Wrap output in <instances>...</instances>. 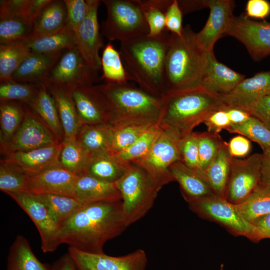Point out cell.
Returning <instances> with one entry per match:
<instances>
[{
    "instance_id": "obj_17",
    "label": "cell",
    "mask_w": 270,
    "mask_h": 270,
    "mask_svg": "<svg viewBox=\"0 0 270 270\" xmlns=\"http://www.w3.org/2000/svg\"><path fill=\"white\" fill-rule=\"evenodd\" d=\"M87 16L76 34L78 48L84 59L96 73L102 70L100 52L104 46L98 20V11L102 0H88Z\"/></svg>"
},
{
    "instance_id": "obj_58",
    "label": "cell",
    "mask_w": 270,
    "mask_h": 270,
    "mask_svg": "<svg viewBox=\"0 0 270 270\" xmlns=\"http://www.w3.org/2000/svg\"><path fill=\"white\" fill-rule=\"evenodd\" d=\"M225 110L228 114L231 125L244 124L252 116L249 112L239 108H227Z\"/></svg>"
},
{
    "instance_id": "obj_39",
    "label": "cell",
    "mask_w": 270,
    "mask_h": 270,
    "mask_svg": "<svg viewBox=\"0 0 270 270\" xmlns=\"http://www.w3.org/2000/svg\"><path fill=\"white\" fill-rule=\"evenodd\" d=\"M236 206L242 216L251 224L270 214V188L260 184L246 201Z\"/></svg>"
},
{
    "instance_id": "obj_40",
    "label": "cell",
    "mask_w": 270,
    "mask_h": 270,
    "mask_svg": "<svg viewBox=\"0 0 270 270\" xmlns=\"http://www.w3.org/2000/svg\"><path fill=\"white\" fill-rule=\"evenodd\" d=\"M90 158L76 140L62 142L59 164L68 170L78 176L83 174Z\"/></svg>"
},
{
    "instance_id": "obj_41",
    "label": "cell",
    "mask_w": 270,
    "mask_h": 270,
    "mask_svg": "<svg viewBox=\"0 0 270 270\" xmlns=\"http://www.w3.org/2000/svg\"><path fill=\"white\" fill-rule=\"evenodd\" d=\"M30 176L6 158L0 166V190L6 194L27 192Z\"/></svg>"
},
{
    "instance_id": "obj_8",
    "label": "cell",
    "mask_w": 270,
    "mask_h": 270,
    "mask_svg": "<svg viewBox=\"0 0 270 270\" xmlns=\"http://www.w3.org/2000/svg\"><path fill=\"white\" fill-rule=\"evenodd\" d=\"M162 129L148 154L132 162L142 168L161 188L174 181L170 168L175 162L182 160L180 148L182 138L171 130Z\"/></svg>"
},
{
    "instance_id": "obj_48",
    "label": "cell",
    "mask_w": 270,
    "mask_h": 270,
    "mask_svg": "<svg viewBox=\"0 0 270 270\" xmlns=\"http://www.w3.org/2000/svg\"><path fill=\"white\" fill-rule=\"evenodd\" d=\"M180 148L181 161L190 169L205 178L200 166L198 133L192 132L182 138Z\"/></svg>"
},
{
    "instance_id": "obj_6",
    "label": "cell",
    "mask_w": 270,
    "mask_h": 270,
    "mask_svg": "<svg viewBox=\"0 0 270 270\" xmlns=\"http://www.w3.org/2000/svg\"><path fill=\"white\" fill-rule=\"evenodd\" d=\"M116 184L121 195L123 212L128 226L148 214L162 189L134 163L130 164L126 173Z\"/></svg>"
},
{
    "instance_id": "obj_26",
    "label": "cell",
    "mask_w": 270,
    "mask_h": 270,
    "mask_svg": "<svg viewBox=\"0 0 270 270\" xmlns=\"http://www.w3.org/2000/svg\"><path fill=\"white\" fill-rule=\"evenodd\" d=\"M158 122L142 118L114 120L110 124L112 132L110 153L116 154L122 152Z\"/></svg>"
},
{
    "instance_id": "obj_60",
    "label": "cell",
    "mask_w": 270,
    "mask_h": 270,
    "mask_svg": "<svg viewBox=\"0 0 270 270\" xmlns=\"http://www.w3.org/2000/svg\"><path fill=\"white\" fill-rule=\"evenodd\" d=\"M178 2L184 14L206 8V0H178Z\"/></svg>"
},
{
    "instance_id": "obj_23",
    "label": "cell",
    "mask_w": 270,
    "mask_h": 270,
    "mask_svg": "<svg viewBox=\"0 0 270 270\" xmlns=\"http://www.w3.org/2000/svg\"><path fill=\"white\" fill-rule=\"evenodd\" d=\"M62 142L33 150L18 152L8 154L6 160L30 175L38 174L60 164Z\"/></svg>"
},
{
    "instance_id": "obj_19",
    "label": "cell",
    "mask_w": 270,
    "mask_h": 270,
    "mask_svg": "<svg viewBox=\"0 0 270 270\" xmlns=\"http://www.w3.org/2000/svg\"><path fill=\"white\" fill-rule=\"evenodd\" d=\"M79 176L60 164L30 175L27 192L34 194H54L75 198Z\"/></svg>"
},
{
    "instance_id": "obj_37",
    "label": "cell",
    "mask_w": 270,
    "mask_h": 270,
    "mask_svg": "<svg viewBox=\"0 0 270 270\" xmlns=\"http://www.w3.org/2000/svg\"><path fill=\"white\" fill-rule=\"evenodd\" d=\"M14 101L0 102V146L7 143L22 124L26 113L24 104Z\"/></svg>"
},
{
    "instance_id": "obj_63",
    "label": "cell",
    "mask_w": 270,
    "mask_h": 270,
    "mask_svg": "<svg viewBox=\"0 0 270 270\" xmlns=\"http://www.w3.org/2000/svg\"><path fill=\"white\" fill-rule=\"evenodd\" d=\"M265 151L268 152L269 153H270V150H266L263 151V152H265Z\"/></svg>"
},
{
    "instance_id": "obj_44",
    "label": "cell",
    "mask_w": 270,
    "mask_h": 270,
    "mask_svg": "<svg viewBox=\"0 0 270 270\" xmlns=\"http://www.w3.org/2000/svg\"><path fill=\"white\" fill-rule=\"evenodd\" d=\"M226 130L230 133L240 134L256 142L260 146L263 151L270 149V129L252 116L246 122L231 125Z\"/></svg>"
},
{
    "instance_id": "obj_14",
    "label": "cell",
    "mask_w": 270,
    "mask_h": 270,
    "mask_svg": "<svg viewBox=\"0 0 270 270\" xmlns=\"http://www.w3.org/2000/svg\"><path fill=\"white\" fill-rule=\"evenodd\" d=\"M226 36L241 42L252 58L260 62L270 56V22H256L245 14L234 16Z\"/></svg>"
},
{
    "instance_id": "obj_56",
    "label": "cell",
    "mask_w": 270,
    "mask_h": 270,
    "mask_svg": "<svg viewBox=\"0 0 270 270\" xmlns=\"http://www.w3.org/2000/svg\"><path fill=\"white\" fill-rule=\"evenodd\" d=\"M250 114L270 129V95L266 96L262 100L250 110Z\"/></svg>"
},
{
    "instance_id": "obj_10",
    "label": "cell",
    "mask_w": 270,
    "mask_h": 270,
    "mask_svg": "<svg viewBox=\"0 0 270 270\" xmlns=\"http://www.w3.org/2000/svg\"><path fill=\"white\" fill-rule=\"evenodd\" d=\"M24 105L26 113L22 124L12 138L0 146L1 150L6 156L60 143L32 109Z\"/></svg>"
},
{
    "instance_id": "obj_62",
    "label": "cell",
    "mask_w": 270,
    "mask_h": 270,
    "mask_svg": "<svg viewBox=\"0 0 270 270\" xmlns=\"http://www.w3.org/2000/svg\"><path fill=\"white\" fill-rule=\"evenodd\" d=\"M219 270H224V264H221Z\"/></svg>"
},
{
    "instance_id": "obj_61",
    "label": "cell",
    "mask_w": 270,
    "mask_h": 270,
    "mask_svg": "<svg viewBox=\"0 0 270 270\" xmlns=\"http://www.w3.org/2000/svg\"><path fill=\"white\" fill-rule=\"evenodd\" d=\"M52 270H77L76 266L68 253L59 258L52 266Z\"/></svg>"
},
{
    "instance_id": "obj_55",
    "label": "cell",
    "mask_w": 270,
    "mask_h": 270,
    "mask_svg": "<svg viewBox=\"0 0 270 270\" xmlns=\"http://www.w3.org/2000/svg\"><path fill=\"white\" fill-rule=\"evenodd\" d=\"M254 227L252 241L270 238V214L262 216L251 223Z\"/></svg>"
},
{
    "instance_id": "obj_7",
    "label": "cell",
    "mask_w": 270,
    "mask_h": 270,
    "mask_svg": "<svg viewBox=\"0 0 270 270\" xmlns=\"http://www.w3.org/2000/svg\"><path fill=\"white\" fill-rule=\"evenodd\" d=\"M107 16L102 34L110 41L121 42L148 35L142 0H102Z\"/></svg>"
},
{
    "instance_id": "obj_11",
    "label": "cell",
    "mask_w": 270,
    "mask_h": 270,
    "mask_svg": "<svg viewBox=\"0 0 270 270\" xmlns=\"http://www.w3.org/2000/svg\"><path fill=\"white\" fill-rule=\"evenodd\" d=\"M98 74L87 64L78 46L61 56L51 70L46 86L56 84L71 88L93 85Z\"/></svg>"
},
{
    "instance_id": "obj_32",
    "label": "cell",
    "mask_w": 270,
    "mask_h": 270,
    "mask_svg": "<svg viewBox=\"0 0 270 270\" xmlns=\"http://www.w3.org/2000/svg\"><path fill=\"white\" fill-rule=\"evenodd\" d=\"M232 160L228 143L224 141L216 158L205 172L206 179L214 195L224 198L228 186Z\"/></svg>"
},
{
    "instance_id": "obj_3",
    "label": "cell",
    "mask_w": 270,
    "mask_h": 270,
    "mask_svg": "<svg viewBox=\"0 0 270 270\" xmlns=\"http://www.w3.org/2000/svg\"><path fill=\"white\" fill-rule=\"evenodd\" d=\"M162 98L158 124L181 138L193 132L214 112L227 108L222 96L201 86L166 92Z\"/></svg>"
},
{
    "instance_id": "obj_12",
    "label": "cell",
    "mask_w": 270,
    "mask_h": 270,
    "mask_svg": "<svg viewBox=\"0 0 270 270\" xmlns=\"http://www.w3.org/2000/svg\"><path fill=\"white\" fill-rule=\"evenodd\" d=\"M10 196L31 218L36 227L44 253L52 252L61 244L60 228L47 208L36 194L28 192L9 193Z\"/></svg>"
},
{
    "instance_id": "obj_54",
    "label": "cell",
    "mask_w": 270,
    "mask_h": 270,
    "mask_svg": "<svg viewBox=\"0 0 270 270\" xmlns=\"http://www.w3.org/2000/svg\"><path fill=\"white\" fill-rule=\"evenodd\" d=\"M245 15L248 18H264L270 15V2L266 0H249Z\"/></svg>"
},
{
    "instance_id": "obj_21",
    "label": "cell",
    "mask_w": 270,
    "mask_h": 270,
    "mask_svg": "<svg viewBox=\"0 0 270 270\" xmlns=\"http://www.w3.org/2000/svg\"><path fill=\"white\" fill-rule=\"evenodd\" d=\"M245 78V76L218 62L212 51L209 54L200 86L223 96L230 93Z\"/></svg>"
},
{
    "instance_id": "obj_1",
    "label": "cell",
    "mask_w": 270,
    "mask_h": 270,
    "mask_svg": "<svg viewBox=\"0 0 270 270\" xmlns=\"http://www.w3.org/2000/svg\"><path fill=\"white\" fill-rule=\"evenodd\" d=\"M128 226L122 201L94 203L84 206L64 224L60 240L80 251L103 254L105 244Z\"/></svg>"
},
{
    "instance_id": "obj_31",
    "label": "cell",
    "mask_w": 270,
    "mask_h": 270,
    "mask_svg": "<svg viewBox=\"0 0 270 270\" xmlns=\"http://www.w3.org/2000/svg\"><path fill=\"white\" fill-rule=\"evenodd\" d=\"M60 143L64 134L56 102L45 84L40 86L38 96L28 106Z\"/></svg>"
},
{
    "instance_id": "obj_4",
    "label": "cell",
    "mask_w": 270,
    "mask_h": 270,
    "mask_svg": "<svg viewBox=\"0 0 270 270\" xmlns=\"http://www.w3.org/2000/svg\"><path fill=\"white\" fill-rule=\"evenodd\" d=\"M210 52L198 42L190 26L180 36L171 34L166 60V92L200 86Z\"/></svg>"
},
{
    "instance_id": "obj_34",
    "label": "cell",
    "mask_w": 270,
    "mask_h": 270,
    "mask_svg": "<svg viewBox=\"0 0 270 270\" xmlns=\"http://www.w3.org/2000/svg\"><path fill=\"white\" fill-rule=\"evenodd\" d=\"M24 42L32 52L40 54L57 53L78 46L75 33L66 26L57 32Z\"/></svg>"
},
{
    "instance_id": "obj_33",
    "label": "cell",
    "mask_w": 270,
    "mask_h": 270,
    "mask_svg": "<svg viewBox=\"0 0 270 270\" xmlns=\"http://www.w3.org/2000/svg\"><path fill=\"white\" fill-rule=\"evenodd\" d=\"M7 270H52L42 262L34 253L28 240L18 235L10 248Z\"/></svg>"
},
{
    "instance_id": "obj_46",
    "label": "cell",
    "mask_w": 270,
    "mask_h": 270,
    "mask_svg": "<svg viewBox=\"0 0 270 270\" xmlns=\"http://www.w3.org/2000/svg\"><path fill=\"white\" fill-rule=\"evenodd\" d=\"M40 87L14 80L0 83V102L14 101L29 106L38 96Z\"/></svg>"
},
{
    "instance_id": "obj_59",
    "label": "cell",
    "mask_w": 270,
    "mask_h": 270,
    "mask_svg": "<svg viewBox=\"0 0 270 270\" xmlns=\"http://www.w3.org/2000/svg\"><path fill=\"white\" fill-rule=\"evenodd\" d=\"M260 184L270 188V153L266 151L262 154Z\"/></svg>"
},
{
    "instance_id": "obj_27",
    "label": "cell",
    "mask_w": 270,
    "mask_h": 270,
    "mask_svg": "<svg viewBox=\"0 0 270 270\" xmlns=\"http://www.w3.org/2000/svg\"><path fill=\"white\" fill-rule=\"evenodd\" d=\"M170 172L174 181L179 184L182 195L188 204L214 195L206 180L181 160L172 166Z\"/></svg>"
},
{
    "instance_id": "obj_15",
    "label": "cell",
    "mask_w": 270,
    "mask_h": 270,
    "mask_svg": "<svg viewBox=\"0 0 270 270\" xmlns=\"http://www.w3.org/2000/svg\"><path fill=\"white\" fill-rule=\"evenodd\" d=\"M72 96L82 126L110 124L113 110L100 86L76 88L72 90Z\"/></svg>"
},
{
    "instance_id": "obj_35",
    "label": "cell",
    "mask_w": 270,
    "mask_h": 270,
    "mask_svg": "<svg viewBox=\"0 0 270 270\" xmlns=\"http://www.w3.org/2000/svg\"><path fill=\"white\" fill-rule=\"evenodd\" d=\"M32 52L24 42L0 45V82L14 81L12 76Z\"/></svg>"
},
{
    "instance_id": "obj_18",
    "label": "cell",
    "mask_w": 270,
    "mask_h": 270,
    "mask_svg": "<svg viewBox=\"0 0 270 270\" xmlns=\"http://www.w3.org/2000/svg\"><path fill=\"white\" fill-rule=\"evenodd\" d=\"M206 8L210 10L208 19L196 38L208 52L214 51L216 42L226 36L234 18L236 4L232 0H206Z\"/></svg>"
},
{
    "instance_id": "obj_38",
    "label": "cell",
    "mask_w": 270,
    "mask_h": 270,
    "mask_svg": "<svg viewBox=\"0 0 270 270\" xmlns=\"http://www.w3.org/2000/svg\"><path fill=\"white\" fill-rule=\"evenodd\" d=\"M36 195L46 206L60 228L73 214L84 206L73 197L49 194Z\"/></svg>"
},
{
    "instance_id": "obj_49",
    "label": "cell",
    "mask_w": 270,
    "mask_h": 270,
    "mask_svg": "<svg viewBox=\"0 0 270 270\" xmlns=\"http://www.w3.org/2000/svg\"><path fill=\"white\" fill-rule=\"evenodd\" d=\"M67 9L66 26L76 34L87 16L88 0H64Z\"/></svg>"
},
{
    "instance_id": "obj_25",
    "label": "cell",
    "mask_w": 270,
    "mask_h": 270,
    "mask_svg": "<svg viewBox=\"0 0 270 270\" xmlns=\"http://www.w3.org/2000/svg\"><path fill=\"white\" fill-rule=\"evenodd\" d=\"M46 86L56 102L63 129L64 140H76L82 124L72 96L74 88L56 84H48Z\"/></svg>"
},
{
    "instance_id": "obj_43",
    "label": "cell",
    "mask_w": 270,
    "mask_h": 270,
    "mask_svg": "<svg viewBox=\"0 0 270 270\" xmlns=\"http://www.w3.org/2000/svg\"><path fill=\"white\" fill-rule=\"evenodd\" d=\"M32 34V24L24 19H0V45L26 42Z\"/></svg>"
},
{
    "instance_id": "obj_51",
    "label": "cell",
    "mask_w": 270,
    "mask_h": 270,
    "mask_svg": "<svg viewBox=\"0 0 270 270\" xmlns=\"http://www.w3.org/2000/svg\"><path fill=\"white\" fill-rule=\"evenodd\" d=\"M165 15L166 30L172 34L181 36L184 28L182 26L184 14L178 0H172Z\"/></svg>"
},
{
    "instance_id": "obj_42",
    "label": "cell",
    "mask_w": 270,
    "mask_h": 270,
    "mask_svg": "<svg viewBox=\"0 0 270 270\" xmlns=\"http://www.w3.org/2000/svg\"><path fill=\"white\" fill-rule=\"evenodd\" d=\"M172 2V0H142L148 36L156 38L166 31L165 13Z\"/></svg>"
},
{
    "instance_id": "obj_16",
    "label": "cell",
    "mask_w": 270,
    "mask_h": 270,
    "mask_svg": "<svg viewBox=\"0 0 270 270\" xmlns=\"http://www.w3.org/2000/svg\"><path fill=\"white\" fill-rule=\"evenodd\" d=\"M68 254L77 270H146L148 262L145 251L142 249L117 257L85 252L72 248H69Z\"/></svg>"
},
{
    "instance_id": "obj_45",
    "label": "cell",
    "mask_w": 270,
    "mask_h": 270,
    "mask_svg": "<svg viewBox=\"0 0 270 270\" xmlns=\"http://www.w3.org/2000/svg\"><path fill=\"white\" fill-rule=\"evenodd\" d=\"M162 130L158 122L144 132L128 148L116 155L129 164L141 160L148 154Z\"/></svg>"
},
{
    "instance_id": "obj_53",
    "label": "cell",
    "mask_w": 270,
    "mask_h": 270,
    "mask_svg": "<svg viewBox=\"0 0 270 270\" xmlns=\"http://www.w3.org/2000/svg\"><path fill=\"white\" fill-rule=\"evenodd\" d=\"M228 148L232 158H243L250 154L252 145L250 140L242 136H238L230 140Z\"/></svg>"
},
{
    "instance_id": "obj_13",
    "label": "cell",
    "mask_w": 270,
    "mask_h": 270,
    "mask_svg": "<svg viewBox=\"0 0 270 270\" xmlns=\"http://www.w3.org/2000/svg\"><path fill=\"white\" fill-rule=\"evenodd\" d=\"M262 154L232 158L225 199L238 205L246 201L260 183Z\"/></svg>"
},
{
    "instance_id": "obj_5",
    "label": "cell",
    "mask_w": 270,
    "mask_h": 270,
    "mask_svg": "<svg viewBox=\"0 0 270 270\" xmlns=\"http://www.w3.org/2000/svg\"><path fill=\"white\" fill-rule=\"evenodd\" d=\"M99 86L112 105L114 112L112 121L142 118L158 122L162 107V97L128 83L106 82Z\"/></svg>"
},
{
    "instance_id": "obj_22",
    "label": "cell",
    "mask_w": 270,
    "mask_h": 270,
    "mask_svg": "<svg viewBox=\"0 0 270 270\" xmlns=\"http://www.w3.org/2000/svg\"><path fill=\"white\" fill-rule=\"evenodd\" d=\"M64 52L53 54L32 52L14 72L13 80L37 86L46 85L51 70Z\"/></svg>"
},
{
    "instance_id": "obj_24",
    "label": "cell",
    "mask_w": 270,
    "mask_h": 270,
    "mask_svg": "<svg viewBox=\"0 0 270 270\" xmlns=\"http://www.w3.org/2000/svg\"><path fill=\"white\" fill-rule=\"evenodd\" d=\"M75 198L84 206L122 201L121 195L116 183L103 182L85 174L78 176Z\"/></svg>"
},
{
    "instance_id": "obj_52",
    "label": "cell",
    "mask_w": 270,
    "mask_h": 270,
    "mask_svg": "<svg viewBox=\"0 0 270 270\" xmlns=\"http://www.w3.org/2000/svg\"><path fill=\"white\" fill-rule=\"evenodd\" d=\"M204 124L208 132L218 134L223 130H227L231 125L225 109L218 110L212 114L206 120Z\"/></svg>"
},
{
    "instance_id": "obj_28",
    "label": "cell",
    "mask_w": 270,
    "mask_h": 270,
    "mask_svg": "<svg viewBox=\"0 0 270 270\" xmlns=\"http://www.w3.org/2000/svg\"><path fill=\"white\" fill-rule=\"evenodd\" d=\"M130 164L116 154H104L90 158L83 174L103 182L116 183L124 175Z\"/></svg>"
},
{
    "instance_id": "obj_47",
    "label": "cell",
    "mask_w": 270,
    "mask_h": 270,
    "mask_svg": "<svg viewBox=\"0 0 270 270\" xmlns=\"http://www.w3.org/2000/svg\"><path fill=\"white\" fill-rule=\"evenodd\" d=\"M198 136L200 166L206 178L205 172L216 158L224 141L219 134L208 132L198 133Z\"/></svg>"
},
{
    "instance_id": "obj_29",
    "label": "cell",
    "mask_w": 270,
    "mask_h": 270,
    "mask_svg": "<svg viewBox=\"0 0 270 270\" xmlns=\"http://www.w3.org/2000/svg\"><path fill=\"white\" fill-rule=\"evenodd\" d=\"M66 24L67 9L64 0H51L33 22L30 40L57 32L64 28Z\"/></svg>"
},
{
    "instance_id": "obj_36",
    "label": "cell",
    "mask_w": 270,
    "mask_h": 270,
    "mask_svg": "<svg viewBox=\"0 0 270 270\" xmlns=\"http://www.w3.org/2000/svg\"><path fill=\"white\" fill-rule=\"evenodd\" d=\"M102 80L106 82L126 84L132 79L124 64L120 51L109 42L104 48L101 57Z\"/></svg>"
},
{
    "instance_id": "obj_2",
    "label": "cell",
    "mask_w": 270,
    "mask_h": 270,
    "mask_svg": "<svg viewBox=\"0 0 270 270\" xmlns=\"http://www.w3.org/2000/svg\"><path fill=\"white\" fill-rule=\"evenodd\" d=\"M171 34L156 38L148 35L121 42L120 54L132 81L151 94L162 97L166 92L165 66Z\"/></svg>"
},
{
    "instance_id": "obj_30",
    "label": "cell",
    "mask_w": 270,
    "mask_h": 270,
    "mask_svg": "<svg viewBox=\"0 0 270 270\" xmlns=\"http://www.w3.org/2000/svg\"><path fill=\"white\" fill-rule=\"evenodd\" d=\"M112 136L110 124L82 125L76 140L92 158L110 153Z\"/></svg>"
},
{
    "instance_id": "obj_64",
    "label": "cell",
    "mask_w": 270,
    "mask_h": 270,
    "mask_svg": "<svg viewBox=\"0 0 270 270\" xmlns=\"http://www.w3.org/2000/svg\"><path fill=\"white\" fill-rule=\"evenodd\" d=\"M268 95H270V94H268Z\"/></svg>"
},
{
    "instance_id": "obj_9",
    "label": "cell",
    "mask_w": 270,
    "mask_h": 270,
    "mask_svg": "<svg viewBox=\"0 0 270 270\" xmlns=\"http://www.w3.org/2000/svg\"><path fill=\"white\" fill-rule=\"evenodd\" d=\"M188 204L199 216L222 225L235 236L252 240L253 226L242 216L235 204L225 198L214 195Z\"/></svg>"
},
{
    "instance_id": "obj_57",
    "label": "cell",
    "mask_w": 270,
    "mask_h": 270,
    "mask_svg": "<svg viewBox=\"0 0 270 270\" xmlns=\"http://www.w3.org/2000/svg\"><path fill=\"white\" fill-rule=\"evenodd\" d=\"M50 1L51 0H30L26 14V20L32 24L40 12Z\"/></svg>"
},
{
    "instance_id": "obj_20",
    "label": "cell",
    "mask_w": 270,
    "mask_h": 270,
    "mask_svg": "<svg viewBox=\"0 0 270 270\" xmlns=\"http://www.w3.org/2000/svg\"><path fill=\"white\" fill-rule=\"evenodd\" d=\"M270 92V71H268L245 78L230 93L222 96L227 108H239L250 113Z\"/></svg>"
},
{
    "instance_id": "obj_50",
    "label": "cell",
    "mask_w": 270,
    "mask_h": 270,
    "mask_svg": "<svg viewBox=\"0 0 270 270\" xmlns=\"http://www.w3.org/2000/svg\"><path fill=\"white\" fill-rule=\"evenodd\" d=\"M30 0H1L0 19L18 18L26 20V14Z\"/></svg>"
}]
</instances>
